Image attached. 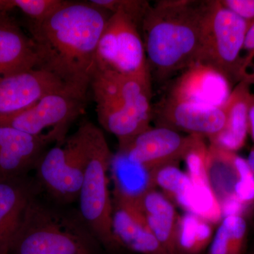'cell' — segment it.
<instances>
[{"mask_svg": "<svg viewBox=\"0 0 254 254\" xmlns=\"http://www.w3.org/2000/svg\"><path fill=\"white\" fill-rule=\"evenodd\" d=\"M240 82L245 81L254 85V23L247 31L245 44L241 53Z\"/></svg>", "mask_w": 254, "mask_h": 254, "instance_id": "4316f807", "label": "cell"}, {"mask_svg": "<svg viewBox=\"0 0 254 254\" xmlns=\"http://www.w3.org/2000/svg\"><path fill=\"white\" fill-rule=\"evenodd\" d=\"M99 124L123 149L152 121L151 78L95 70L91 83Z\"/></svg>", "mask_w": 254, "mask_h": 254, "instance_id": "3957f363", "label": "cell"}, {"mask_svg": "<svg viewBox=\"0 0 254 254\" xmlns=\"http://www.w3.org/2000/svg\"><path fill=\"white\" fill-rule=\"evenodd\" d=\"M156 188L163 190L168 198L185 210H192L193 187L190 177L180 168V164H170L154 170Z\"/></svg>", "mask_w": 254, "mask_h": 254, "instance_id": "cb8c5ba5", "label": "cell"}, {"mask_svg": "<svg viewBox=\"0 0 254 254\" xmlns=\"http://www.w3.org/2000/svg\"><path fill=\"white\" fill-rule=\"evenodd\" d=\"M87 163L86 136L83 124L77 131L43 153L36 168V181L55 203L77 201Z\"/></svg>", "mask_w": 254, "mask_h": 254, "instance_id": "8992f818", "label": "cell"}, {"mask_svg": "<svg viewBox=\"0 0 254 254\" xmlns=\"http://www.w3.org/2000/svg\"><path fill=\"white\" fill-rule=\"evenodd\" d=\"M254 254V252H253V254Z\"/></svg>", "mask_w": 254, "mask_h": 254, "instance_id": "1f68e13d", "label": "cell"}, {"mask_svg": "<svg viewBox=\"0 0 254 254\" xmlns=\"http://www.w3.org/2000/svg\"><path fill=\"white\" fill-rule=\"evenodd\" d=\"M87 163L78 195V214L100 247L115 253L121 250L112 229L113 198L109 172L113 154L103 132L90 122L83 123Z\"/></svg>", "mask_w": 254, "mask_h": 254, "instance_id": "5b68a950", "label": "cell"}, {"mask_svg": "<svg viewBox=\"0 0 254 254\" xmlns=\"http://www.w3.org/2000/svg\"><path fill=\"white\" fill-rule=\"evenodd\" d=\"M224 7L252 26L254 23V0H221Z\"/></svg>", "mask_w": 254, "mask_h": 254, "instance_id": "83f0119b", "label": "cell"}, {"mask_svg": "<svg viewBox=\"0 0 254 254\" xmlns=\"http://www.w3.org/2000/svg\"><path fill=\"white\" fill-rule=\"evenodd\" d=\"M110 12L88 2L66 1L49 17L30 23L40 68L86 97L96 69V51Z\"/></svg>", "mask_w": 254, "mask_h": 254, "instance_id": "6da1fadb", "label": "cell"}, {"mask_svg": "<svg viewBox=\"0 0 254 254\" xmlns=\"http://www.w3.org/2000/svg\"><path fill=\"white\" fill-rule=\"evenodd\" d=\"M67 130L56 128L33 136L0 125V178L27 176L36 168L48 145L66 139Z\"/></svg>", "mask_w": 254, "mask_h": 254, "instance_id": "8fae6325", "label": "cell"}, {"mask_svg": "<svg viewBox=\"0 0 254 254\" xmlns=\"http://www.w3.org/2000/svg\"><path fill=\"white\" fill-rule=\"evenodd\" d=\"M64 0H14L15 8L21 10L33 22H39L49 17L63 7Z\"/></svg>", "mask_w": 254, "mask_h": 254, "instance_id": "484cf974", "label": "cell"}, {"mask_svg": "<svg viewBox=\"0 0 254 254\" xmlns=\"http://www.w3.org/2000/svg\"><path fill=\"white\" fill-rule=\"evenodd\" d=\"M66 88L59 78L43 68L0 78V119L20 113L46 95Z\"/></svg>", "mask_w": 254, "mask_h": 254, "instance_id": "4fadbf2b", "label": "cell"}, {"mask_svg": "<svg viewBox=\"0 0 254 254\" xmlns=\"http://www.w3.org/2000/svg\"><path fill=\"white\" fill-rule=\"evenodd\" d=\"M86 97L70 88L50 93L34 105L3 119L6 125L33 136L44 134V130L67 128L84 112Z\"/></svg>", "mask_w": 254, "mask_h": 254, "instance_id": "9c48e42d", "label": "cell"}, {"mask_svg": "<svg viewBox=\"0 0 254 254\" xmlns=\"http://www.w3.org/2000/svg\"><path fill=\"white\" fill-rule=\"evenodd\" d=\"M211 0H160L147 9L141 36L150 78L163 81L200 63Z\"/></svg>", "mask_w": 254, "mask_h": 254, "instance_id": "7a4b0ae2", "label": "cell"}, {"mask_svg": "<svg viewBox=\"0 0 254 254\" xmlns=\"http://www.w3.org/2000/svg\"><path fill=\"white\" fill-rule=\"evenodd\" d=\"M95 60L99 69L150 78L141 26L123 13L110 15L98 43Z\"/></svg>", "mask_w": 254, "mask_h": 254, "instance_id": "52a82bcc", "label": "cell"}, {"mask_svg": "<svg viewBox=\"0 0 254 254\" xmlns=\"http://www.w3.org/2000/svg\"><path fill=\"white\" fill-rule=\"evenodd\" d=\"M112 198V229L120 247L139 254H168L148 227L138 201Z\"/></svg>", "mask_w": 254, "mask_h": 254, "instance_id": "5bb4252c", "label": "cell"}, {"mask_svg": "<svg viewBox=\"0 0 254 254\" xmlns=\"http://www.w3.org/2000/svg\"><path fill=\"white\" fill-rule=\"evenodd\" d=\"M36 44L9 13L0 14V78L41 67Z\"/></svg>", "mask_w": 254, "mask_h": 254, "instance_id": "ac0fdd59", "label": "cell"}, {"mask_svg": "<svg viewBox=\"0 0 254 254\" xmlns=\"http://www.w3.org/2000/svg\"><path fill=\"white\" fill-rule=\"evenodd\" d=\"M197 136H185L166 127H150L118 151L130 161L153 170L170 164H180Z\"/></svg>", "mask_w": 254, "mask_h": 254, "instance_id": "7c38bea8", "label": "cell"}, {"mask_svg": "<svg viewBox=\"0 0 254 254\" xmlns=\"http://www.w3.org/2000/svg\"><path fill=\"white\" fill-rule=\"evenodd\" d=\"M231 87L215 68L197 63L182 71L165 95L174 99L222 107L231 93Z\"/></svg>", "mask_w": 254, "mask_h": 254, "instance_id": "9a60e30c", "label": "cell"}, {"mask_svg": "<svg viewBox=\"0 0 254 254\" xmlns=\"http://www.w3.org/2000/svg\"><path fill=\"white\" fill-rule=\"evenodd\" d=\"M152 120L156 127L210 138L223 129L226 115L222 107L174 99L165 95L153 107Z\"/></svg>", "mask_w": 254, "mask_h": 254, "instance_id": "30bf717a", "label": "cell"}, {"mask_svg": "<svg viewBox=\"0 0 254 254\" xmlns=\"http://www.w3.org/2000/svg\"><path fill=\"white\" fill-rule=\"evenodd\" d=\"M15 9L14 0H0V14L9 13Z\"/></svg>", "mask_w": 254, "mask_h": 254, "instance_id": "f546056e", "label": "cell"}, {"mask_svg": "<svg viewBox=\"0 0 254 254\" xmlns=\"http://www.w3.org/2000/svg\"><path fill=\"white\" fill-rule=\"evenodd\" d=\"M89 2L110 14L123 13L133 18L140 26L150 4L149 1L143 0H91Z\"/></svg>", "mask_w": 254, "mask_h": 254, "instance_id": "d4e9b609", "label": "cell"}, {"mask_svg": "<svg viewBox=\"0 0 254 254\" xmlns=\"http://www.w3.org/2000/svg\"><path fill=\"white\" fill-rule=\"evenodd\" d=\"M249 133L254 142V94L251 96L250 110H249Z\"/></svg>", "mask_w": 254, "mask_h": 254, "instance_id": "f1b7e54d", "label": "cell"}, {"mask_svg": "<svg viewBox=\"0 0 254 254\" xmlns=\"http://www.w3.org/2000/svg\"><path fill=\"white\" fill-rule=\"evenodd\" d=\"M206 168L209 183L221 208L222 216L235 213V207L240 205L236 195L249 168L247 160L235 153L210 145Z\"/></svg>", "mask_w": 254, "mask_h": 254, "instance_id": "e0dca14e", "label": "cell"}, {"mask_svg": "<svg viewBox=\"0 0 254 254\" xmlns=\"http://www.w3.org/2000/svg\"><path fill=\"white\" fill-rule=\"evenodd\" d=\"M251 85L245 81L239 82L222 108L226 115V124L220 133L210 140V145L227 151L235 153L245 144L249 133V110Z\"/></svg>", "mask_w": 254, "mask_h": 254, "instance_id": "d6986e66", "label": "cell"}, {"mask_svg": "<svg viewBox=\"0 0 254 254\" xmlns=\"http://www.w3.org/2000/svg\"><path fill=\"white\" fill-rule=\"evenodd\" d=\"M247 163L250 165L251 169L254 173V148L251 150L250 154H249L248 159H247Z\"/></svg>", "mask_w": 254, "mask_h": 254, "instance_id": "4dcf8cb0", "label": "cell"}, {"mask_svg": "<svg viewBox=\"0 0 254 254\" xmlns=\"http://www.w3.org/2000/svg\"></svg>", "mask_w": 254, "mask_h": 254, "instance_id": "d6a6232c", "label": "cell"}, {"mask_svg": "<svg viewBox=\"0 0 254 254\" xmlns=\"http://www.w3.org/2000/svg\"><path fill=\"white\" fill-rule=\"evenodd\" d=\"M110 172L113 181L114 195L138 201L147 192L157 189L154 170L130 161L122 152L113 155Z\"/></svg>", "mask_w": 254, "mask_h": 254, "instance_id": "44dd1931", "label": "cell"}, {"mask_svg": "<svg viewBox=\"0 0 254 254\" xmlns=\"http://www.w3.org/2000/svg\"><path fill=\"white\" fill-rule=\"evenodd\" d=\"M39 190L28 175L0 178V254H9L28 205Z\"/></svg>", "mask_w": 254, "mask_h": 254, "instance_id": "2e32d148", "label": "cell"}, {"mask_svg": "<svg viewBox=\"0 0 254 254\" xmlns=\"http://www.w3.org/2000/svg\"><path fill=\"white\" fill-rule=\"evenodd\" d=\"M138 206L148 227L168 254H177V225L180 215L176 205L157 189L140 198Z\"/></svg>", "mask_w": 254, "mask_h": 254, "instance_id": "ffe728a7", "label": "cell"}, {"mask_svg": "<svg viewBox=\"0 0 254 254\" xmlns=\"http://www.w3.org/2000/svg\"><path fill=\"white\" fill-rule=\"evenodd\" d=\"M249 28L248 23L224 7L220 0H211L200 63L217 70L231 86L240 82L241 53Z\"/></svg>", "mask_w": 254, "mask_h": 254, "instance_id": "ba28073f", "label": "cell"}, {"mask_svg": "<svg viewBox=\"0 0 254 254\" xmlns=\"http://www.w3.org/2000/svg\"><path fill=\"white\" fill-rule=\"evenodd\" d=\"M100 247L78 212L67 211L36 195L9 254H97Z\"/></svg>", "mask_w": 254, "mask_h": 254, "instance_id": "277c9868", "label": "cell"}, {"mask_svg": "<svg viewBox=\"0 0 254 254\" xmlns=\"http://www.w3.org/2000/svg\"><path fill=\"white\" fill-rule=\"evenodd\" d=\"M214 224L190 212L180 215L177 225V254H202L211 243Z\"/></svg>", "mask_w": 254, "mask_h": 254, "instance_id": "7402d4cb", "label": "cell"}, {"mask_svg": "<svg viewBox=\"0 0 254 254\" xmlns=\"http://www.w3.org/2000/svg\"><path fill=\"white\" fill-rule=\"evenodd\" d=\"M248 237L245 217L232 214L222 218L206 254H244Z\"/></svg>", "mask_w": 254, "mask_h": 254, "instance_id": "603a6c76", "label": "cell"}]
</instances>
